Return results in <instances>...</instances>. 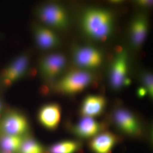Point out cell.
Here are the masks:
<instances>
[{"instance_id": "cell-6", "label": "cell", "mask_w": 153, "mask_h": 153, "mask_svg": "<svg viewBox=\"0 0 153 153\" xmlns=\"http://www.w3.org/2000/svg\"><path fill=\"white\" fill-rule=\"evenodd\" d=\"M32 32L36 45L41 50L51 51L60 45V38L55 31L38 22L33 24Z\"/></svg>"}, {"instance_id": "cell-11", "label": "cell", "mask_w": 153, "mask_h": 153, "mask_svg": "<svg viewBox=\"0 0 153 153\" xmlns=\"http://www.w3.org/2000/svg\"><path fill=\"white\" fill-rule=\"evenodd\" d=\"M61 114V108L59 105L55 103L45 105L39 110L38 120L45 128L54 130L59 125Z\"/></svg>"}, {"instance_id": "cell-23", "label": "cell", "mask_w": 153, "mask_h": 153, "mask_svg": "<svg viewBox=\"0 0 153 153\" xmlns=\"http://www.w3.org/2000/svg\"><path fill=\"white\" fill-rule=\"evenodd\" d=\"M7 153V152H4V153Z\"/></svg>"}, {"instance_id": "cell-2", "label": "cell", "mask_w": 153, "mask_h": 153, "mask_svg": "<svg viewBox=\"0 0 153 153\" xmlns=\"http://www.w3.org/2000/svg\"><path fill=\"white\" fill-rule=\"evenodd\" d=\"M35 15L38 23L55 30H63L68 27L69 18L62 5L55 2H47L36 7Z\"/></svg>"}, {"instance_id": "cell-7", "label": "cell", "mask_w": 153, "mask_h": 153, "mask_svg": "<svg viewBox=\"0 0 153 153\" xmlns=\"http://www.w3.org/2000/svg\"><path fill=\"white\" fill-rule=\"evenodd\" d=\"M113 119L118 128L125 134L138 136L141 133V128L137 120L130 111L120 108L115 109Z\"/></svg>"}, {"instance_id": "cell-18", "label": "cell", "mask_w": 153, "mask_h": 153, "mask_svg": "<svg viewBox=\"0 0 153 153\" xmlns=\"http://www.w3.org/2000/svg\"><path fill=\"white\" fill-rule=\"evenodd\" d=\"M19 153H49L45 151L41 144L32 138L25 139L23 141Z\"/></svg>"}, {"instance_id": "cell-10", "label": "cell", "mask_w": 153, "mask_h": 153, "mask_svg": "<svg viewBox=\"0 0 153 153\" xmlns=\"http://www.w3.org/2000/svg\"><path fill=\"white\" fill-rule=\"evenodd\" d=\"M127 71L126 54L122 52L115 59L111 71V84L114 89L117 90L124 85Z\"/></svg>"}, {"instance_id": "cell-19", "label": "cell", "mask_w": 153, "mask_h": 153, "mask_svg": "<svg viewBox=\"0 0 153 153\" xmlns=\"http://www.w3.org/2000/svg\"><path fill=\"white\" fill-rule=\"evenodd\" d=\"M143 81L146 86V88L151 97L153 96V76L151 73H145L143 75Z\"/></svg>"}, {"instance_id": "cell-1", "label": "cell", "mask_w": 153, "mask_h": 153, "mask_svg": "<svg viewBox=\"0 0 153 153\" xmlns=\"http://www.w3.org/2000/svg\"><path fill=\"white\" fill-rule=\"evenodd\" d=\"M81 25L84 32L91 38L104 41L112 33V15L109 11L104 9H89L82 15Z\"/></svg>"}, {"instance_id": "cell-9", "label": "cell", "mask_w": 153, "mask_h": 153, "mask_svg": "<svg viewBox=\"0 0 153 153\" xmlns=\"http://www.w3.org/2000/svg\"><path fill=\"white\" fill-rule=\"evenodd\" d=\"M73 55L74 63L82 68H97L102 62L101 53L92 47H76L73 50Z\"/></svg>"}, {"instance_id": "cell-21", "label": "cell", "mask_w": 153, "mask_h": 153, "mask_svg": "<svg viewBox=\"0 0 153 153\" xmlns=\"http://www.w3.org/2000/svg\"><path fill=\"white\" fill-rule=\"evenodd\" d=\"M139 5L143 7H149L152 4L153 1H138L137 2Z\"/></svg>"}, {"instance_id": "cell-4", "label": "cell", "mask_w": 153, "mask_h": 153, "mask_svg": "<svg viewBox=\"0 0 153 153\" xmlns=\"http://www.w3.org/2000/svg\"><path fill=\"white\" fill-rule=\"evenodd\" d=\"M30 59L31 55L28 51L22 52L14 57L2 73L4 84L10 85L24 77L29 71Z\"/></svg>"}, {"instance_id": "cell-12", "label": "cell", "mask_w": 153, "mask_h": 153, "mask_svg": "<svg viewBox=\"0 0 153 153\" xmlns=\"http://www.w3.org/2000/svg\"><path fill=\"white\" fill-rule=\"evenodd\" d=\"M120 141V137L112 132H102L91 140L89 146L94 153H111L115 145Z\"/></svg>"}, {"instance_id": "cell-16", "label": "cell", "mask_w": 153, "mask_h": 153, "mask_svg": "<svg viewBox=\"0 0 153 153\" xmlns=\"http://www.w3.org/2000/svg\"><path fill=\"white\" fill-rule=\"evenodd\" d=\"M24 140L22 136L6 134L0 140V146L5 152H19Z\"/></svg>"}, {"instance_id": "cell-13", "label": "cell", "mask_w": 153, "mask_h": 153, "mask_svg": "<svg viewBox=\"0 0 153 153\" xmlns=\"http://www.w3.org/2000/svg\"><path fill=\"white\" fill-rule=\"evenodd\" d=\"M106 124L97 121L92 118L82 119L72 128L75 135L82 138H89L95 137L106 128Z\"/></svg>"}, {"instance_id": "cell-15", "label": "cell", "mask_w": 153, "mask_h": 153, "mask_svg": "<svg viewBox=\"0 0 153 153\" xmlns=\"http://www.w3.org/2000/svg\"><path fill=\"white\" fill-rule=\"evenodd\" d=\"M148 31V22L145 17L140 16L132 23L131 38L132 44L135 48L140 47L144 42Z\"/></svg>"}, {"instance_id": "cell-14", "label": "cell", "mask_w": 153, "mask_h": 153, "mask_svg": "<svg viewBox=\"0 0 153 153\" xmlns=\"http://www.w3.org/2000/svg\"><path fill=\"white\" fill-rule=\"evenodd\" d=\"M106 100L100 95H91L86 97L81 105L80 113L85 117H97L104 111Z\"/></svg>"}, {"instance_id": "cell-3", "label": "cell", "mask_w": 153, "mask_h": 153, "mask_svg": "<svg viewBox=\"0 0 153 153\" xmlns=\"http://www.w3.org/2000/svg\"><path fill=\"white\" fill-rule=\"evenodd\" d=\"M92 80V76L89 72L81 70H72L58 81L56 89L64 94L73 95L85 89Z\"/></svg>"}, {"instance_id": "cell-8", "label": "cell", "mask_w": 153, "mask_h": 153, "mask_svg": "<svg viewBox=\"0 0 153 153\" xmlns=\"http://www.w3.org/2000/svg\"><path fill=\"white\" fill-rule=\"evenodd\" d=\"M1 128L6 135L22 136L29 129V124L24 115L17 111L8 113L1 122Z\"/></svg>"}, {"instance_id": "cell-5", "label": "cell", "mask_w": 153, "mask_h": 153, "mask_svg": "<svg viewBox=\"0 0 153 153\" xmlns=\"http://www.w3.org/2000/svg\"><path fill=\"white\" fill-rule=\"evenodd\" d=\"M66 62V57L63 54L52 52L41 57L38 63V68L46 78L54 79L64 70Z\"/></svg>"}, {"instance_id": "cell-22", "label": "cell", "mask_w": 153, "mask_h": 153, "mask_svg": "<svg viewBox=\"0 0 153 153\" xmlns=\"http://www.w3.org/2000/svg\"><path fill=\"white\" fill-rule=\"evenodd\" d=\"M1 103H0V111H1Z\"/></svg>"}, {"instance_id": "cell-20", "label": "cell", "mask_w": 153, "mask_h": 153, "mask_svg": "<svg viewBox=\"0 0 153 153\" xmlns=\"http://www.w3.org/2000/svg\"><path fill=\"white\" fill-rule=\"evenodd\" d=\"M148 93L147 90L145 88L141 87L138 89L137 94L139 97H144Z\"/></svg>"}, {"instance_id": "cell-17", "label": "cell", "mask_w": 153, "mask_h": 153, "mask_svg": "<svg viewBox=\"0 0 153 153\" xmlns=\"http://www.w3.org/2000/svg\"><path fill=\"white\" fill-rule=\"evenodd\" d=\"M81 143L76 141L66 140L56 143L49 148V153H74L81 146Z\"/></svg>"}]
</instances>
